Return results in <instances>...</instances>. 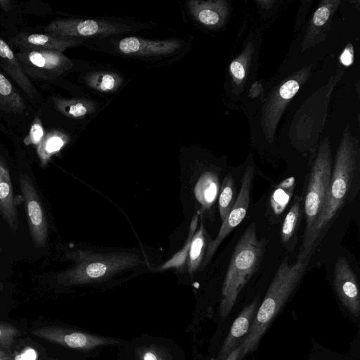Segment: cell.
I'll return each instance as SVG.
<instances>
[{
    "label": "cell",
    "instance_id": "cell-1",
    "mask_svg": "<svg viewBox=\"0 0 360 360\" xmlns=\"http://www.w3.org/2000/svg\"><path fill=\"white\" fill-rule=\"evenodd\" d=\"M354 145L344 139L338 150L324 202L317 219L304 233L297 262L309 260L335 216L359 192V161Z\"/></svg>",
    "mask_w": 360,
    "mask_h": 360
},
{
    "label": "cell",
    "instance_id": "cell-2",
    "mask_svg": "<svg viewBox=\"0 0 360 360\" xmlns=\"http://www.w3.org/2000/svg\"><path fill=\"white\" fill-rule=\"evenodd\" d=\"M309 260L290 265L286 255L279 265L265 297L252 320L245 337L233 349L238 353L237 360L255 350L270 323L292 295L307 269Z\"/></svg>",
    "mask_w": 360,
    "mask_h": 360
},
{
    "label": "cell",
    "instance_id": "cell-3",
    "mask_svg": "<svg viewBox=\"0 0 360 360\" xmlns=\"http://www.w3.org/2000/svg\"><path fill=\"white\" fill-rule=\"evenodd\" d=\"M266 243L257 237L256 226L250 224L237 243L224 278L220 316L227 318L244 285L259 269Z\"/></svg>",
    "mask_w": 360,
    "mask_h": 360
},
{
    "label": "cell",
    "instance_id": "cell-4",
    "mask_svg": "<svg viewBox=\"0 0 360 360\" xmlns=\"http://www.w3.org/2000/svg\"><path fill=\"white\" fill-rule=\"evenodd\" d=\"M73 264L56 276L64 286L103 281L142 263L139 255L129 252L94 253L77 250L66 254Z\"/></svg>",
    "mask_w": 360,
    "mask_h": 360
},
{
    "label": "cell",
    "instance_id": "cell-5",
    "mask_svg": "<svg viewBox=\"0 0 360 360\" xmlns=\"http://www.w3.org/2000/svg\"><path fill=\"white\" fill-rule=\"evenodd\" d=\"M332 171L329 143L324 141L319 149L311 167L304 200L306 220L304 233L311 227L321 212L329 187Z\"/></svg>",
    "mask_w": 360,
    "mask_h": 360
},
{
    "label": "cell",
    "instance_id": "cell-6",
    "mask_svg": "<svg viewBox=\"0 0 360 360\" xmlns=\"http://www.w3.org/2000/svg\"><path fill=\"white\" fill-rule=\"evenodd\" d=\"M15 56L25 74L35 79H54L72 66L63 53L53 50L22 49Z\"/></svg>",
    "mask_w": 360,
    "mask_h": 360
},
{
    "label": "cell",
    "instance_id": "cell-7",
    "mask_svg": "<svg viewBox=\"0 0 360 360\" xmlns=\"http://www.w3.org/2000/svg\"><path fill=\"white\" fill-rule=\"evenodd\" d=\"M44 30L55 35L82 38L106 37L131 30L129 25L94 19H58L50 22Z\"/></svg>",
    "mask_w": 360,
    "mask_h": 360
},
{
    "label": "cell",
    "instance_id": "cell-8",
    "mask_svg": "<svg viewBox=\"0 0 360 360\" xmlns=\"http://www.w3.org/2000/svg\"><path fill=\"white\" fill-rule=\"evenodd\" d=\"M19 181L30 236L36 247H43L47 243L49 234L45 210L30 177L26 174L21 173Z\"/></svg>",
    "mask_w": 360,
    "mask_h": 360
},
{
    "label": "cell",
    "instance_id": "cell-9",
    "mask_svg": "<svg viewBox=\"0 0 360 360\" xmlns=\"http://www.w3.org/2000/svg\"><path fill=\"white\" fill-rule=\"evenodd\" d=\"M34 335L49 342L77 350H90L102 345H116L118 340L60 326H43L32 330Z\"/></svg>",
    "mask_w": 360,
    "mask_h": 360
},
{
    "label": "cell",
    "instance_id": "cell-10",
    "mask_svg": "<svg viewBox=\"0 0 360 360\" xmlns=\"http://www.w3.org/2000/svg\"><path fill=\"white\" fill-rule=\"evenodd\" d=\"M254 178V169L248 167L243 176L242 184L234 206L229 212L227 218L222 222L221 226L214 240L209 243L202 261L205 267L225 238L245 218L250 205V189Z\"/></svg>",
    "mask_w": 360,
    "mask_h": 360
},
{
    "label": "cell",
    "instance_id": "cell-11",
    "mask_svg": "<svg viewBox=\"0 0 360 360\" xmlns=\"http://www.w3.org/2000/svg\"><path fill=\"white\" fill-rule=\"evenodd\" d=\"M334 286L345 307L354 316L360 312V293L356 277L347 260L340 257L334 268Z\"/></svg>",
    "mask_w": 360,
    "mask_h": 360
},
{
    "label": "cell",
    "instance_id": "cell-12",
    "mask_svg": "<svg viewBox=\"0 0 360 360\" xmlns=\"http://www.w3.org/2000/svg\"><path fill=\"white\" fill-rule=\"evenodd\" d=\"M84 39L49 33H20L8 39V45L22 49H42L63 53L68 48L81 45Z\"/></svg>",
    "mask_w": 360,
    "mask_h": 360
},
{
    "label": "cell",
    "instance_id": "cell-13",
    "mask_svg": "<svg viewBox=\"0 0 360 360\" xmlns=\"http://www.w3.org/2000/svg\"><path fill=\"white\" fill-rule=\"evenodd\" d=\"M181 46L176 39L148 40L136 37H129L120 41V51L127 55L162 56L174 53Z\"/></svg>",
    "mask_w": 360,
    "mask_h": 360
},
{
    "label": "cell",
    "instance_id": "cell-14",
    "mask_svg": "<svg viewBox=\"0 0 360 360\" xmlns=\"http://www.w3.org/2000/svg\"><path fill=\"white\" fill-rule=\"evenodd\" d=\"M0 67L8 74L30 98L37 96V91L25 74L10 45L0 37Z\"/></svg>",
    "mask_w": 360,
    "mask_h": 360
},
{
    "label": "cell",
    "instance_id": "cell-15",
    "mask_svg": "<svg viewBox=\"0 0 360 360\" xmlns=\"http://www.w3.org/2000/svg\"><path fill=\"white\" fill-rule=\"evenodd\" d=\"M0 215L14 232L19 227L18 215L13 198L8 167L0 156Z\"/></svg>",
    "mask_w": 360,
    "mask_h": 360
},
{
    "label": "cell",
    "instance_id": "cell-16",
    "mask_svg": "<svg viewBox=\"0 0 360 360\" xmlns=\"http://www.w3.org/2000/svg\"><path fill=\"white\" fill-rule=\"evenodd\" d=\"M259 297H257L250 304L246 305L233 321L221 349L216 360H225L239 340L247 334L250 322L252 321L257 310Z\"/></svg>",
    "mask_w": 360,
    "mask_h": 360
},
{
    "label": "cell",
    "instance_id": "cell-17",
    "mask_svg": "<svg viewBox=\"0 0 360 360\" xmlns=\"http://www.w3.org/2000/svg\"><path fill=\"white\" fill-rule=\"evenodd\" d=\"M302 198H297L288 212L281 227L282 243L288 250H293L297 242V232L302 218Z\"/></svg>",
    "mask_w": 360,
    "mask_h": 360
},
{
    "label": "cell",
    "instance_id": "cell-18",
    "mask_svg": "<svg viewBox=\"0 0 360 360\" xmlns=\"http://www.w3.org/2000/svg\"><path fill=\"white\" fill-rule=\"evenodd\" d=\"M187 6L192 15L205 25L214 26L221 20L223 9L220 1H189Z\"/></svg>",
    "mask_w": 360,
    "mask_h": 360
},
{
    "label": "cell",
    "instance_id": "cell-19",
    "mask_svg": "<svg viewBox=\"0 0 360 360\" xmlns=\"http://www.w3.org/2000/svg\"><path fill=\"white\" fill-rule=\"evenodd\" d=\"M69 141L67 134L54 129L45 133L41 142L37 146L40 164L45 167L53 156L59 153Z\"/></svg>",
    "mask_w": 360,
    "mask_h": 360
},
{
    "label": "cell",
    "instance_id": "cell-20",
    "mask_svg": "<svg viewBox=\"0 0 360 360\" xmlns=\"http://www.w3.org/2000/svg\"><path fill=\"white\" fill-rule=\"evenodd\" d=\"M219 184L217 175L211 172L202 174L198 179L194 194L204 209H209L218 195Z\"/></svg>",
    "mask_w": 360,
    "mask_h": 360
},
{
    "label": "cell",
    "instance_id": "cell-21",
    "mask_svg": "<svg viewBox=\"0 0 360 360\" xmlns=\"http://www.w3.org/2000/svg\"><path fill=\"white\" fill-rule=\"evenodd\" d=\"M26 108L23 98L0 71V110L9 113H21Z\"/></svg>",
    "mask_w": 360,
    "mask_h": 360
},
{
    "label": "cell",
    "instance_id": "cell-22",
    "mask_svg": "<svg viewBox=\"0 0 360 360\" xmlns=\"http://www.w3.org/2000/svg\"><path fill=\"white\" fill-rule=\"evenodd\" d=\"M208 235L201 223L199 229L195 232L189 248L188 257V270L193 274L203 261L207 248L209 245Z\"/></svg>",
    "mask_w": 360,
    "mask_h": 360
},
{
    "label": "cell",
    "instance_id": "cell-23",
    "mask_svg": "<svg viewBox=\"0 0 360 360\" xmlns=\"http://www.w3.org/2000/svg\"><path fill=\"white\" fill-rule=\"evenodd\" d=\"M295 179L290 176L278 184L270 195V207L275 215H280L289 204L295 189Z\"/></svg>",
    "mask_w": 360,
    "mask_h": 360
},
{
    "label": "cell",
    "instance_id": "cell-24",
    "mask_svg": "<svg viewBox=\"0 0 360 360\" xmlns=\"http://www.w3.org/2000/svg\"><path fill=\"white\" fill-rule=\"evenodd\" d=\"M238 194L233 175L229 173L223 179L219 192V210L222 222L234 206Z\"/></svg>",
    "mask_w": 360,
    "mask_h": 360
},
{
    "label": "cell",
    "instance_id": "cell-25",
    "mask_svg": "<svg viewBox=\"0 0 360 360\" xmlns=\"http://www.w3.org/2000/svg\"><path fill=\"white\" fill-rule=\"evenodd\" d=\"M55 108L65 116L71 118H80L94 108L93 103L81 99H65L58 97L53 98Z\"/></svg>",
    "mask_w": 360,
    "mask_h": 360
},
{
    "label": "cell",
    "instance_id": "cell-26",
    "mask_svg": "<svg viewBox=\"0 0 360 360\" xmlns=\"http://www.w3.org/2000/svg\"><path fill=\"white\" fill-rule=\"evenodd\" d=\"M86 81L89 86L102 92L115 91L121 84V78L117 74L108 72L92 73Z\"/></svg>",
    "mask_w": 360,
    "mask_h": 360
},
{
    "label": "cell",
    "instance_id": "cell-27",
    "mask_svg": "<svg viewBox=\"0 0 360 360\" xmlns=\"http://www.w3.org/2000/svg\"><path fill=\"white\" fill-rule=\"evenodd\" d=\"M198 214H195L192 219L190 229L188 235L187 240L183 247V248L176 253L167 262L158 266L155 270L162 271L166 270L171 268H180L186 262L188 257L189 248L191 245V239L195 232L198 225Z\"/></svg>",
    "mask_w": 360,
    "mask_h": 360
},
{
    "label": "cell",
    "instance_id": "cell-28",
    "mask_svg": "<svg viewBox=\"0 0 360 360\" xmlns=\"http://www.w3.org/2000/svg\"><path fill=\"white\" fill-rule=\"evenodd\" d=\"M9 360H46L45 355L41 354L39 350L32 345L20 344L13 352L10 351Z\"/></svg>",
    "mask_w": 360,
    "mask_h": 360
},
{
    "label": "cell",
    "instance_id": "cell-29",
    "mask_svg": "<svg viewBox=\"0 0 360 360\" xmlns=\"http://www.w3.org/2000/svg\"><path fill=\"white\" fill-rule=\"evenodd\" d=\"M20 335V330L14 325L0 322V349L9 351Z\"/></svg>",
    "mask_w": 360,
    "mask_h": 360
},
{
    "label": "cell",
    "instance_id": "cell-30",
    "mask_svg": "<svg viewBox=\"0 0 360 360\" xmlns=\"http://www.w3.org/2000/svg\"><path fill=\"white\" fill-rule=\"evenodd\" d=\"M44 136V128L41 119L39 117H36L31 124L28 134L23 141L27 146L34 145L37 146L41 142Z\"/></svg>",
    "mask_w": 360,
    "mask_h": 360
},
{
    "label": "cell",
    "instance_id": "cell-31",
    "mask_svg": "<svg viewBox=\"0 0 360 360\" xmlns=\"http://www.w3.org/2000/svg\"><path fill=\"white\" fill-rule=\"evenodd\" d=\"M330 15V9L326 6H320L315 12L313 18L314 25L321 26L326 22Z\"/></svg>",
    "mask_w": 360,
    "mask_h": 360
},
{
    "label": "cell",
    "instance_id": "cell-32",
    "mask_svg": "<svg viewBox=\"0 0 360 360\" xmlns=\"http://www.w3.org/2000/svg\"><path fill=\"white\" fill-rule=\"evenodd\" d=\"M230 71L233 77L238 80H242L245 76V68L238 60H234L231 63Z\"/></svg>",
    "mask_w": 360,
    "mask_h": 360
},
{
    "label": "cell",
    "instance_id": "cell-33",
    "mask_svg": "<svg viewBox=\"0 0 360 360\" xmlns=\"http://www.w3.org/2000/svg\"><path fill=\"white\" fill-rule=\"evenodd\" d=\"M341 63L345 65L349 66L353 62V49L352 47L348 46L345 49L340 56Z\"/></svg>",
    "mask_w": 360,
    "mask_h": 360
},
{
    "label": "cell",
    "instance_id": "cell-34",
    "mask_svg": "<svg viewBox=\"0 0 360 360\" xmlns=\"http://www.w3.org/2000/svg\"><path fill=\"white\" fill-rule=\"evenodd\" d=\"M141 360H163V359L157 352L148 349L142 354Z\"/></svg>",
    "mask_w": 360,
    "mask_h": 360
},
{
    "label": "cell",
    "instance_id": "cell-35",
    "mask_svg": "<svg viewBox=\"0 0 360 360\" xmlns=\"http://www.w3.org/2000/svg\"><path fill=\"white\" fill-rule=\"evenodd\" d=\"M0 7L6 12L11 8V1L9 0H0Z\"/></svg>",
    "mask_w": 360,
    "mask_h": 360
},
{
    "label": "cell",
    "instance_id": "cell-36",
    "mask_svg": "<svg viewBox=\"0 0 360 360\" xmlns=\"http://www.w3.org/2000/svg\"><path fill=\"white\" fill-rule=\"evenodd\" d=\"M4 290V284L0 280V292H1Z\"/></svg>",
    "mask_w": 360,
    "mask_h": 360
},
{
    "label": "cell",
    "instance_id": "cell-37",
    "mask_svg": "<svg viewBox=\"0 0 360 360\" xmlns=\"http://www.w3.org/2000/svg\"><path fill=\"white\" fill-rule=\"evenodd\" d=\"M2 252H3V251H2V248H1V246H0V254H1ZM0 262H1V257H0Z\"/></svg>",
    "mask_w": 360,
    "mask_h": 360
}]
</instances>
